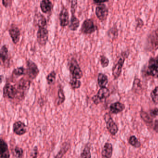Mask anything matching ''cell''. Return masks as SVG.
<instances>
[{"instance_id": "6da1fadb", "label": "cell", "mask_w": 158, "mask_h": 158, "mask_svg": "<svg viewBox=\"0 0 158 158\" xmlns=\"http://www.w3.org/2000/svg\"><path fill=\"white\" fill-rule=\"evenodd\" d=\"M69 71L72 76V78L79 79L83 76V72L79 66L76 59L73 58L70 61Z\"/></svg>"}, {"instance_id": "7a4b0ae2", "label": "cell", "mask_w": 158, "mask_h": 158, "mask_svg": "<svg viewBox=\"0 0 158 158\" xmlns=\"http://www.w3.org/2000/svg\"><path fill=\"white\" fill-rule=\"evenodd\" d=\"M19 92L15 86L10 83H6L3 89V97L10 99H14L18 96Z\"/></svg>"}, {"instance_id": "3957f363", "label": "cell", "mask_w": 158, "mask_h": 158, "mask_svg": "<svg viewBox=\"0 0 158 158\" xmlns=\"http://www.w3.org/2000/svg\"><path fill=\"white\" fill-rule=\"evenodd\" d=\"M27 74L30 79H35L38 76L40 70L35 63L30 60H27L26 61Z\"/></svg>"}, {"instance_id": "277c9868", "label": "cell", "mask_w": 158, "mask_h": 158, "mask_svg": "<svg viewBox=\"0 0 158 158\" xmlns=\"http://www.w3.org/2000/svg\"><path fill=\"white\" fill-rule=\"evenodd\" d=\"M110 95V90L108 88L106 87L101 88L98 91V94L92 97V100L95 104L98 105L107 98Z\"/></svg>"}, {"instance_id": "5b68a950", "label": "cell", "mask_w": 158, "mask_h": 158, "mask_svg": "<svg viewBox=\"0 0 158 158\" xmlns=\"http://www.w3.org/2000/svg\"><path fill=\"white\" fill-rule=\"evenodd\" d=\"M97 27L91 19H85L82 23L81 31L82 33L86 35H90L97 30Z\"/></svg>"}, {"instance_id": "8992f818", "label": "cell", "mask_w": 158, "mask_h": 158, "mask_svg": "<svg viewBox=\"0 0 158 158\" xmlns=\"http://www.w3.org/2000/svg\"><path fill=\"white\" fill-rule=\"evenodd\" d=\"M147 74L155 78L158 77V57L152 58L149 61Z\"/></svg>"}, {"instance_id": "52a82bcc", "label": "cell", "mask_w": 158, "mask_h": 158, "mask_svg": "<svg viewBox=\"0 0 158 158\" xmlns=\"http://www.w3.org/2000/svg\"><path fill=\"white\" fill-rule=\"evenodd\" d=\"M48 31L45 27H39L37 33V40L40 45L44 46L48 40Z\"/></svg>"}, {"instance_id": "ba28073f", "label": "cell", "mask_w": 158, "mask_h": 158, "mask_svg": "<svg viewBox=\"0 0 158 158\" xmlns=\"http://www.w3.org/2000/svg\"><path fill=\"white\" fill-rule=\"evenodd\" d=\"M13 131L17 135H23L27 133V126L22 121H16L13 125Z\"/></svg>"}, {"instance_id": "9c48e42d", "label": "cell", "mask_w": 158, "mask_h": 158, "mask_svg": "<svg viewBox=\"0 0 158 158\" xmlns=\"http://www.w3.org/2000/svg\"><path fill=\"white\" fill-rule=\"evenodd\" d=\"M59 21L60 25L61 27H64L69 24V13L68 9L63 6L59 14Z\"/></svg>"}, {"instance_id": "30bf717a", "label": "cell", "mask_w": 158, "mask_h": 158, "mask_svg": "<svg viewBox=\"0 0 158 158\" xmlns=\"http://www.w3.org/2000/svg\"><path fill=\"white\" fill-rule=\"evenodd\" d=\"M108 9L103 3L99 4L96 8V14L100 21H105L108 15Z\"/></svg>"}, {"instance_id": "8fae6325", "label": "cell", "mask_w": 158, "mask_h": 158, "mask_svg": "<svg viewBox=\"0 0 158 158\" xmlns=\"http://www.w3.org/2000/svg\"><path fill=\"white\" fill-rule=\"evenodd\" d=\"M127 55L125 54V52L124 53V55H122L120 57L119 60L118 61L114 67L113 69L112 73L114 79H117L120 76L121 72H122V68H123L125 60V56Z\"/></svg>"}, {"instance_id": "7c38bea8", "label": "cell", "mask_w": 158, "mask_h": 158, "mask_svg": "<svg viewBox=\"0 0 158 158\" xmlns=\"http://www.w3.org/2000/svg\"><path fill=\"white\" fill-rule=\"evenodd\" d=\"M31 85V81L22 78L18 83L17 89L22 97H24V93L28 91Z\"/></svg>"}, {"instance_id": "4fadbf2b", "label": "cell", "mask_w": 158, "mask_h": 158, "mask_svg": "<svg viewBox=\"0 0 158 158\" xmlns=\"http://www.w3.org/2000/svg\"><path fill=\"white\" fill-rule=\"evenodd\" d=\"M104 119L106 123V126L109 132L113 135H115L118 131L117 125L114 122L111 117H108L106 115L104 116Z\"/></svg>"}, {"instance_id": "5bb4252c", "label": "cell", "mask_w": 158, "mask_h": 158, "mask_svg": "<svg viewBox=\"0 0 158 158\" xmlns=\"http://www.w3.org/2000/svg\"><path fill=\"white\" fill-rule=\"evenodd\" d=\"M9 32L13 43L17 44L20 40L21 36V32L19 27L15 25L12 26L9 29Z\"/></svg>"}, {"instance_id": "9a60e30c", "label": "cell", "mask_w": 158, "mask_h": 158, "mask_svg": "<svg viewBox=\"0 0 158 158\" xmlns=\"http://www.w3.org/2000/svg\"><path fill=\"white\" fill-rule=\"evenodd\" d=\"M34 23L35 25L39 27H45L47 25V20L44 15L38 13L34 16Z\"/></svg>"}, {"instance_id": "2e32d148", "label": "cell", "mask_w": 158, "mask_h": 158, "mask_svg": "<svg viewBox=\"0 0 158 158\" xmlns=\"http://www.w3.org/2000/svg\"><path fill=\"white\" fill-rule=\"evenodd\" d=\"M0 149H1L0 158H10V154L9 147L6 141L2 138L1 139Z\"/></svg>"}, {"instance_id": "e0dca14e", "label": "cell", "mask_w": 158, "mask_h": 158, "mask_svg": "<svg viewBox=\"0 0 158 158\" xmlns=\"http://www.w3.org/2000/svg\"><path fill=\"white\" fill-rule=\"evenodd\" d=\"M53 5L52 2L49 0H43L40 2V8L44 13H48L52 10Z\"/></svg>"}, {"instance_id": "ac0fdd59", "label": "cell", "mask_w": 158, "mask_h": 158, "mask_svg": "<svg viewBox=\"0 0 158 158\" xmlns=\"http://www.w3.org/2000/svg\"><path fill=\"white\" fill-rule=\"evenodd\" d=\"M70 147H71V143L70 142L65 141L63 143L60 151L57 153V155L55 156L54 158H62L69 150Z\"/></svg>"}, {"instance_id": "d6986e66", "label": "cell", "mask_w": 158, "mask_h": 158, "mask_svg": "<svg viewBox=\"0 0 158 158\" xmlns=\"http://www.w3.org/2000/svg\"><path fill=\"white\" fill-rule=\"evenodd\" d=\"M113 146L111 143L104 144L102 152V155L104 158H111L112 156Z\"/></svg>"}, {"instance_id": "ffe728a7", "label": "cell", "mask_w": 158, "mask_h": 158, "mask_svg": "<svg viewBox=\"0 0 158 158\" xmlns=\"http://www.w3.org/2000/svg\"><path fill=\"white\" fill-rule=\"evenodd\" d=\"M149 44L152 49H158V29L154 31L150 36Z\"/></svg>"}, {"instance_id": "44dd1931", "label": "cell", "mask_w": 158, "mask_h": 158, "mask_svg": "<svg viewBox=\"0 0 158 158\" xmlns=\"http://www.w3.org/2000/svg\"><path fill=\"white\" fill-rule=\"evenodd\" d=\"M125 105L120 102H116L111 104L110 110L112 113L118 114L123 111L125 109Z\"/></svg>"}, {"instance_id": "7402d4cb", "label": "cell", "mask_w": 158, "mask_h": 158, "mask_svg": "<svg viewBox=\"0 0 158 158\" xmlns=\"http://www.w3.org/2000/svg\"><path fill=\"white\" fill-rule=\"evenodd\" d=\"M80 25V21L76 16L75 14H72L70 23L69 25V28L72 31H76Z\"/></svg>"}, {"instance_id": "603a6c76", "label": "cell", "mask_w": 158, "mask_h": 158, "mask_svg": "<svg viewBox=\"0 0 158 158\" xmlns=\"http://www.w3.org/2000/svg\"><path fill=\"white\" fill-rule=\"evenodd\" d=\"M91 146L90 142H88L85 144L80 154L81 158H91Z\"/></svg>"}, {"instance_id": "cb8c5ba5", "label": "cell", "mask_w": 158, "mask_h": 158, "mask_svg": "<svg viewBox=\"0 0 158 158\" xmlns=\"http://www.w3.org/2000/svg\"><path fill=\"white\" fill-rule=\"evenodd\" d=\"M0 57L3 63H5L9 59V50L6 45H3L0 50Z\"/></svg>"}, {"instance_id": "d4e9b609", "label": "cell", "mask_w": 158, "mask_h": 158, "mask_svg": "<svg viewBox=\"0 0 158 158\" xmlns=\"http://www.w3.org/2000/svg\"><path fill=\"white\" fill-rule=\"evenodd\" d=\"M98 84L101 88L105 87L108 84V77L103 73H99L98 76Z\"/></svg>"}, {"instance_id": "484cf974", "label": "cell", "mask_w": 158, "mask_h": 158, "mask_svg": "<svg viewBox=\"0 0 158 158\" xmlns=\"http://www.w3.org/2000/svg\"><path fill=\"white\" fill-rule=\"evenodd\" d=\"M65 100V95H64V92L62 89H59L58 90V98H57L56 102H57V105H60L62 104L64 102Z\"/></svg>"}, {"instance_id": "4316f807", "label": "cell", "mask_w": 158, "mask_h": 158, "mask_svg": "<svg viewBox=\"0 0 158 158\" xmlns=\"http://www.w3.org/2000/svg\"><path fill=\"white\" fill-rule=\"evenodd\" d=\"M12 74L16 76H21L23 75L27 74V70L23 66L17 67V68L14 69Z\"/></svg>"}, {"instance_id": "83f0119b", "label": "cell", "mask_w": 158, "mask_h": 158, "mask_svg": "<svg viewBox=\"0 0 158 158\" xmlns=\"http://www.w3.org/2000/svg\"><path fill=\"white\" fill-rule=\"evenodd\" d=\"M71 87L73 89H77L81 87L82 83L80 80L76 78H71L69 82Z\"/></svg>"}, {"instance_id": "f1b7e54d", "label": "cell", "mask_w": 158, "mask_h": 158, "mask_svg": "<svg viewBox=\"0 0 158 158\" xmlns=\"http://www.w3.org/2000/svg\"><path fill=\"white\" fill-rule=\"evenodd\" d=\"M56 73L55 71H52L48 74L46 77L47 82L48 85H51L53 84L56 80Z\"/></svg>"}, {"instance_id": "f546056e", "label": "cell", "mask_w": 158, "mask_h": 158, "mask_svg": "<svg viewBox=\"0 0 158 158\" xmlns=\"http://www.w3.org/2000/svg\"><path fill=\"white\" fill-rule=\"evenodd\" d=\"M14 155L16 158H22L24 155V150L22 148L16 146L14 149Z\"/></svg>"}, {"instance_id": "4dcf8cb0", "label": "cell", "mask_w": 158, "mask_h": 158, "mask_svg": "<svg viewBox=\"0 0 158 158\" xmlns=\"http://www.w3.org/2000/svg\"><path fill=\"white\" fill-rule=\"evenodd\" d=\"M128 142H129L130 145H132V146L135 147V148H139L141 146L140 142L139 141L138 139L135 136H132L130 137V138L129 139V140H128Z\"/></svg>"}, {"instance_id": "1f68e13d", "label": "cell", "mask_w": 158, "mask_h": 158, "mask_svg": "<svg viewBox=\"0 0 158 158\" xmlns=\"http://www.w3.org/2000/svg\"><path fill=\"white\" fill-rule=\"evenodd\" d=\"M151 97L153 102L158 103V86L156 87L152 92Z\"/></svg>"}, {"instance_id": "d6a6232c", "label": "cell", "mask_w": 158, "mask_h": 158, "mask_svg": "<svg viewBox=\"0 0 158 158\" xmlns=\"http://www.w3.org/2000/svg\"><path fill=\"white\" fill-rule=\"evenodd\" d=\"M39 152L38 148L36 146L33 148L32 151L31 152L29 155V158H40L39 157Z\"/></svg>"}, {"instance_id": "836d02e7", "label": "cell", "mask_w": 158, "mask_h": 158, "mask_svg": "<svg viewBox=\"0 0 158 158\" xmlns=\"http://www.w3.org/2000/svg\"><path fill=\"white\" fill-rule=\"evenodd\" d=\"M100 62L102 67L103 68H105L109 65L110 61L107 57L103 55H102L100 57Z\"/></svg>"}, {"instance_id": "e575fe53", "label": "cell", "mask_w": 158, "mask_h": 158, "mask_svg": "<svg viewBox=\"0 0 158 158\" xmlns=\"http://www.w3.org/2000/svg\"><path fill=\"white\" fill-rule=\"evenodd\" d=\"M140 116L141 118L147 123H150L152 122V119L148 115V114L144 112L140 113Z\"/></svg>"}, {"instance_id": "d590c367", "label": "cell", "mask_w": 158, "mask_h": 158, "mask_svg": "<svg viewBox=\"0 0 158 158\" xmlns=\"http://www.w3.org/2000/svg\"><path fill=\"white\" fill-rule=\"evenodd\" d=\"M77 6V1H71V11L72 14H75Z\"/></svg>"}, {"instance_id": "8d00e7d4", "label": "cell", "mask_w": 158, "mask_h": 158, "mask_svg": "<svg viewBox=\"0 0 158 158\" xmlns=\"http://www.w3.org/2000/svg\"><path fill=\"white\" fill-rule=\"evenodd\" d=\"M12 1H10V0H8V1L2 0V4L6 8L11 6V5H12Z\"/></svg>"}, {"instance_id": "74e56055", "label": "cell", "mask_w": 158, "mask_h": 158, "mask_svg": "<svg viewBox=\"0 0 158 158\" xmlns=\"http://www.w3.org/2000/svg\"><path fill=\"white\" fill-rule=\"evenodd\" d=\"M150 114L152 116H158V109H154L150 111Z\"/></svg>"}, {"instance_id": "f35d334b", "label": "cell", "mask_w": 158, "mask_h": 158, "mask_svg": "<svg viewBox=\"0 0 158 158\" xmlns=\"http://www.w3.org/2000/svg\"><path fill=\"white\" fill-rule=\"evenodd\" d=\"M154 130L158 133V121L156 120L154 122Z\"/></svg>"}, {"instance_id": "ab89813d", "label": "cell", "mask_w": 158, "mask_h": 158, "mask_svg": "<svg viewBox=\"0 0 158 158\" xmlns=\"http://www.w3.org/2000/svg\"><path fill=\"white\" fill-rule=\"evenodd\" d=\"M108 1H94V2L97 4H101V3H104V2H107Z\"/></svg>"}, {"instance_id": "60d3db41", "label": "cell", "mask_w": 158, "mask_h": 158, "mask_svg": "<svg viewBox=\"0 0 158 158\" xmlns=\"http://www.w3.org/2000/svg\"></svg>"}]
</instances>
